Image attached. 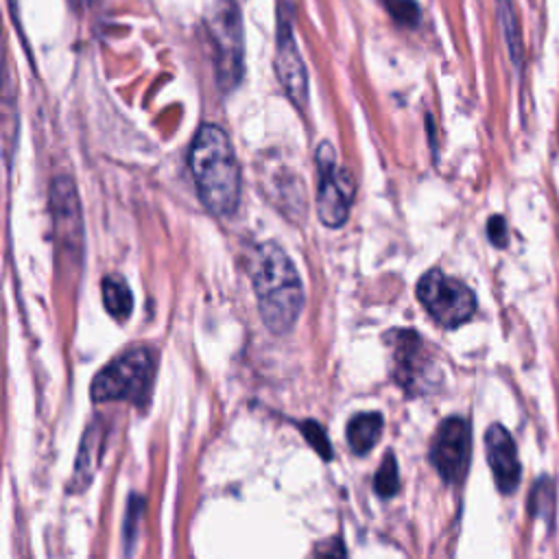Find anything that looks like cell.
<instances>
[{
    "label": "cell",
    "mask_w": 559,
    "mask_h": 559,
    "mask_svg": "<svg viewBox=\"0 0 559 559\" xmlns=\"http://www.w3.org/2000/svg\"><path fill=\"white\" fill-rule=\"evenodd\" d=\"M192 179L203 205L227 216L240 201V168L227 133L218 124H201L188 157Z\"/></svg>",
    "instance_id": "obj_1"
},
{
    "label": "cell",
    "mask_w": 559,
    "mask_h": 559,
    "mask_svg": "<svg viewBox=\"0 0 559 559\" xmlns=\"http://www.w3.org/2000/svg\"><path fill=\"white\" fill-rule=\"evenodd\" d=\"M251 277L262 323L273 334L290 332L304 308V288L293 260L280 245L264 242L255 251Z\"/></svg>",
    "instance_id": "obj_2"
},
{
    "label": "cell",
    "mask_w": 559,
    "mask_h": 559,
    "mask_svg": "<svg viewBox=\"0 0 559 559\" xmlns=\"http://www.w3.org/2000/svg\"><path fill=\"white\" fill-rule=\"evenodd\" d=\"M153 354L144 347H133L127 354L111 360L92 380L94 402L129 400L142 404L151 391L153 382Z\"/></svg>",
    "instance_id": "obj_3"
},
{
    "label": "cell",
    "mask_w": 559,
    "mask_h": 559,
    "mask_svg": "<svg viewBox=\"0 0 559 559\" xmlns=\"http://www.w3.org/2000/svg\"><path fill=\"white\" fill-rule=\"evenodd\" d=\"M207 35L212 44L216 79L223 90H231L242 76L245 57L242 20L234 0H214L207 15Z\"/></svg>",
    "instance_id": "obj_4"
},
{
    "label": "cell",
    "mask_w": 559,
    "mask_h": 559,
    "mask_svg": "<svg viewBox=\"0 0 559 559\" xmlns=\"http://www.w3.org/2000/svg\"><path fill=\"white\" fill-rule=\"evenodd\" d=\"M417 297L428 314L443 328H459L469 321L476 310V297L467 284L432 269L421 275Z\"/></svg>",
    "instance_id": "obj_5"
},
{
    "label": "cell",
    "mask_w": 559,
    "mask_h": 559,
    "mask_svg": "<svg viewBox=\"0 0 559 559\" xmlns=\"http://www.w3.org/2000/svg\"><path fill=\"white\" fill-rule=\"evenodd\" d=\"M319 170L317 214L323 225L341 227L347 221L354 201V177L349 170L336 164V155L330 142H321L314 153Z\"/></svg>",
    "instance_id": "obj_6"
},
{
    "label": "cell",
    "mask_w": 559,
    "mask_h": 559,
    "mask_svg": "<svg viewBox=\"0 0 559 559\" xmlns=\"http://www.w3.org/2000/svg\"><path fill=\"white\" fill-rule=\"evenodd\" d=\"M275 74L293 105L304 109L308 103V72L293 33V11L286 2L277 4Z\"/></svg>",
    "instance_id": "obj_7"
},
{
    "label": "cell",
    "mask_w": 559,
    "mask_h": 559,
    "mask_svg": "<svg viewBox=\"0 0 559 559\" xmlns=\"http://www.w3.org/2000/svg\"><path fill=\"white\" fill-rule=\"evenodd\" d=\"M472 454V428L465 417L452 415L441 421L430 443V463L439 476L456 485L465 478Z\"/></svg>",
    "instance_id": "obj_8"
},
{
    "label": "cell",
    "mask_w": 559,
    "mask_h": 559,
    "mask_svg": "<svg viewBox=\"0 0 559 559\" xmlns=\"http://www.w3.org/2000/svg\"><path fill=\"white\" fill-rule=\"evenodd\" d=\"M393 338V376L397 384L408 395L428 391V386H432L435 365L424 349L421 336H417L415 330H395Z\"/></svg>",
    "instance_id": "obj_9"
},
{
    "label": "cell",
    "mask_w": 559,
    "mask_h": 559,
    "mask_svg": "<svg viewBox=\"0 0 559 559\" xmlns=\"http://www.w3.org/2000/svg\"><path fill=\"white\" fill-rule=\"evenodd\" d=\"M50 212H52L57 242L68 251L76 249L81 253V242H83L81 205H79L74 181L66 175L55 177L50 183Z\"/></svg>",
    "instance_id": "obj_10"
},
{
    "label": "cell",
    "mask_w": 559,
    "mask_h": 559,
    "mask_svg": "<svg viewBox=\"0 0 559 559\" xmlns=\"http://www.w3.org/2000/svg\"><path fill=\"white\" fill-rule=\"evenodd\" d=\"M487 463L493 474V483L500 493H513L520 485L522 467L518 459V448L509 430L500 424H491L485 432Z\"/></svg>",
    "instance_id": "obj_11"
},
{
    "label": "cell",
    "mask_w": 559,
    "mask_h": 559,
    "mask_svg": "<svg viewBox=\"0 0 559 559\" xmlns=\"http://www.w3.org/2000/svg\"><path fill=\"white\" fill-rule=\"evenodd\" d=\"M103 424L96 419L85 428L81 448H79V456H76V465H74V474L70 480V489L72 491H81L83 487H87L96 474V467L100 463V452H103Z\"/></svg>",
    "instance_id": "obj_12"
},
{
    "label": "cell",
    "mask_w": 559,
    "mask_h": 559,
    "mask_svg": "<svg viewBox=\"0 0 559 559\" xmlns=\"http://www.w3.org/2000/svg\"><path fill=\"white\" fill-rule=\"evenodd\" d=\"M384 428V419L380 413L371 411V413H358L349 419L345 435H347V443L352 448L354 454H367L382 435Z\"/></svg>",
    "instance_id": "obj_13"
},
{
    "label": "cell",
    "mask_w": 559,
    "mask_h": 559,
    "mask_svg": "<svg viewBox=\"0 0 559 559\" xmlns=\"http://www.w3.org/2000/svg\"><path fill=\"white\" fill-rule=\"evenodd\" d=\"M496 15H498V24H500L509 57H511L513 66L520 68L522 59H524V41H522V28H520L515 2L513 0H496Z\"/></svg>",
    "instance_id": "obj_14"
},
{
    "label": "cell",
    "mask_w": 559,
    "mask_h": 559,
    "mask_svg": "<svg viewBox=\"0 0 559 559\" xmlns=\"http://www.w3.org/2000/svg\"><path fill=\"white\" fill-rule=\"evenodd\" d=\"M100 290H103V304H105L107 312L114 319L122 321V319H127L131 314V310H133V295H131V288L124 282V277H120L116 273L103 277Z\"/></svg>",
    "instance_id": "obj_15"
},
{
    "label": "cell",
    "mask_w": 559,
    "mask_h": 559,
    "mask_svg": "<svg viewBox=\"0 0 559 559\" xmlns=\"http://www.w3.org/2000/svg\"><path fill=\"white\" fill-rule=\"evenodd\" d=\"M528 511L533 518H544L548 524H552L555 518V485L550 478L542 476L531 496H528Z\"/></svg>",
    "instance_id": "obj_16"
},
{
    "label": "cell",
    "mask_w": 559,
    "mask_h": 559,
    "mask_svg": "<svg viewBox=\"0 0 559 559\" xmlns=\"http://www.w3.org/2000/svg\"><path fill=\"white\" fill-rule=\"evenodd\" d=\"M373 487H376V493L382 496V498H391V496L397 493V489H400V474H397L395 456L391 452L380 463V467L376 472V478H373Z\"/></svg>",
    "instance_id": "obj_17"
},
{
    "label": "cell",
    "mask_w": 559,
    "mask_h": 559,
    "mask_svg": "<svg viewBox=\"0 0 559 559\" xmlns=\"http://www.w3.org/2000/svg\"><path fill=\"white\" fill-rule=\"evenodd\" d=\"M386 11L393 15L395 22L404 26H415L419 20V7L413 0H382Z\"/></svg>",
    "instance_id": "obj_18"
},
{
    "label": "cell",
    "mask_w": 559,
    "mask_h": 559,
    "mask_svg": "<svg viewBox=\"0 0 559 559\" xmlns=\"http://www.w3.org/2000/svg\"><path fill=\"white\" fill-rule=\"evenodd\" d=\"M308 439V443L321 454V459H332V448H330V441L325 439V432L323 428L317 424V421H306L299 426Z\"/></svg>",
    "instance_id": "obj_19"
},
{
    "label": "cell",
    "mask_w": 559,
    "mask_h": 559,
    "mask_svg": "<svg viewBox=\"0 0 559 559\" xmlns=\"http://www.w3.org/2000/svg\"><path fill=\"white\" fill-rule=\"evenodd\" d=\"M487 236L489 240L496 245V247H504L507 240H509V234H507V223L502 216H491L489 223H487Z\"/></svg>",
    "instance_id": "obj_20"
}]
</instances>
